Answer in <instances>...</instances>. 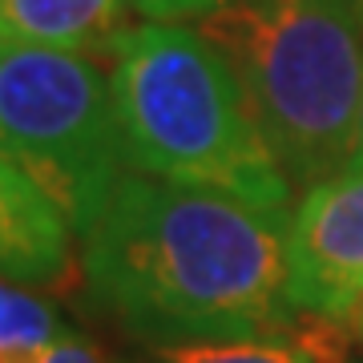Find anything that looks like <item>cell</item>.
Here are the masks:
<instances>
[{"instance_id": "obj_1", "label": "cell", "mask_w": 363, "mask_h": 363, "mask_svg": "<svg viewBox=\"0 0 363 363\" xmlns=\"http://www.w3.org/2000/svg\"><path fill=\"white\" fill-rule=\"evenodd\" d=\"M286 222L291 210L130 169L81 234L85 295L142 347L291 335Z\"/></svg>"}, {"instance_id": "obj_5", "label": "cell", "mask_w": 363, "mask_h": 363, "mask_svg": "<svg viewBox=\"0 0 363 363\" xmlns=\"http://www.w3.org/2000/svg\"><path fill=\"white\" fill-rule=\"evenodd\" d=\"M363 298V169L315 182L286 222V307L347 323Z\"/></svg>"}, {"instance_id": "obj_6", "label": "cell", "mask_w": 363, "mask_h": 363, "mask_svg": "<svg viewBox=\"0 0 363 363\" xmlns=\"http://www.w3.org/2000/svg\"><path fill=\"white\" fill-rule=\"evenodd\" d=\"M73 234L61 206L0 150V279L61 286L73 271Z\"/></svg>"}, {"instance_id": "obj_13", "label": "cell", "mask_w": 363, "mask_h": 363, "mask_svg": "<svg viewBox=\"0 0 363 363\" xmlns=\"http://www.w3.org/2000/svg\"><path fill=\"white\" fill-rule=\"evenodd\" d=\"M347 169H363V105H359V133H355V150H351Z\"/></svg>"}, {"instance_id": "obj_12", "label": "cell", "mask_w": 363, "mask_h": 363, "mask_svg": "<svg viewBox=\"0 0 363 363\" xmlns=\"http://www.w3.org/2000/svg\"><path fill=\"white\" fill-rule=\"evenodd\" d=\"M40 351H16V347H0V363H37Z\"/></svg>"}, {"instance_id": "obj_11", "label": "cell", "mask_w": 363, "mask_h": 363, "mask_svg": "<svg viewBox=\"0 0 363 363\" xmlns=\"http://www.w3.org/2000/svg\"><path fill=\"white\" fill-rule=\"evenodd\" d=\"M133 4L150 21H186V16H202L210 9H218L226 0H133Z\"/></svg>"}, {"instance_id": "obj_8", "label": "cell", "mask_w": 363, "mask_h": 363, "mask_svg": "<svg viewBox=\"0 0 363 363\" xmlns=\"http://www.w3.org/2000/svg\"><path fill=\"white\" fill-rule=\"evenodd\" d=\"M121 363H323L295 335L279 339H234V343H169L145 347Z\"/></svg>"}, {"instance_id": "obj_4", "label": "cell", "mask_w": 363, "mask_h": 363, "mask_svg": "<svg viewBox=\"0 0 363 363\" xmlns=\"http://www.w3.org/2000/svg\"><path fill=\"white\" fill-rule=\"evenodd\" d=\"M0 150L61 206L81 238L130 174L113 77L101 61L0 37Z\"/></svg>"}, {"instance_id": "obj_7", "label": "cell", "mask_w": 363, "mask_h": 363, "mask_svg": "<svg viewBox=\"0 0 363 363\" xmlns=\"http://www.w3.org/2000/svg\"><path fill=\"white\" fill-rule=\"evenodd\" d=\"M133 0H0V37L73 52H109Z\"/></svg>"}, {"instance_id": "obj_10", "label": "cell", "mask_w": 363, "mask_h": 363, "mask_svg": "<svg viewBox=\"0 0 363 363\" xmlns=\"http://www.w3.org/2000/svg\"><path fill=\"white\" fill-rule=\"evenodd\" d=\"M37 363H121V359H109L97 343H89L81 331L65 327V331L37 355Z\"/></svg>"}, {"instance_id": "obj_9", "label": "cell", "mask_w": 363, "mask_h": 363, "mask_svg": "<svg viewBox=\"0 0 363 363\" xmlns=\"http://www.w3.org/2000/svg\"><path fill=\"white\" fill-rule=\"evenodd\" d=\"M65 327L69 323L52 311V303L25 291L21 283L0 279V347L45 351Z\"/></svg>"}, {"instance_id": "obj_3", "label": "cell", "mask_w": 363, "mask_h": 363, "mask_svg": "<svg viewBox=\"0 0 363 363\" xmlns=\"http://www.w3.org/2000/svg\"><path fill=\"white\" fill-rule=\"evenodd\" d=\"M198 33L230 61L291 182L347 169L363 105V0H226Z\"/></svg>"}, {"instance_id": "obj_14", "label": "cell", "mask_w": 363, "mask_h": 363, "mask_svg": "<svg viewBox=\"0 0 363 363\" xmlns=\"http://www.w3.org/2000/svg\"><path fill=\"white\" fill-rule=\"evenodd\" d=\"M347 327H351V335H355V343H363V298L355 303V311L347 315Z\"/></svg>"}, {"instance_id": "obj_2", "label": "cell", "mask_w": 363, "mask_h": 363, "mask_svg": "<svg viewBox=\"0 0 363 363\" xmlns=\"http://www.w3.org/2000/svg\"><path fill=\"white\" fill-rule=\"evenodd\" d=\"M109 57L130 169L210 186L262 210H295L291 178L262 142L242 81L198 28L130 25Z\"/></svg>"}]
</instances>
